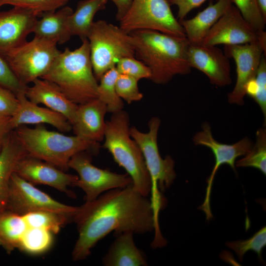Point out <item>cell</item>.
Returning a JSON list of instances; mask_svg holds the SVG:
<instances>
[{"instance_id": "1", "label": "cell", "mask_w": 266, "mask_h": 266, "mask_svg": "<svg viewBox=\"0 0 266 266\" xmlns=\"http://www.w3.org/2000/svg\"><path fill=\"white\" fill-rule=\"evenodd\" d=\"M73 221L78 233L72 252L74 261L88 258L95 245L111 232L115 235L128 231L143 234L154 231L155 227L150 199L132 184L85 201L78 206Z\"/></svg>"}, {"instance_id": "2", "label": "cell", "mask_w": 266, "mask_h": 266, "mask_svg": "<svg viewBox=\"0 0 266 266\" xmlns=\"http://www.w3.org/2000/svg\"><path fill=\"white\" fill-rule=\"evenodd\" d=\"M135 58L143 62L151 72L150 80L166 84L177 75L190 73L188 60L190 43L180 37L151 30H138L129 33Z\"/></svg>"}, {"instance_id": "3", "label": "cell", "mask_w": 266, "mask_h": 266, "mask_svg": "<svg viewBox=\"0 0 266 266\" xmlns=\"http://www.w3.org/2000/svg\"><path fill=\"white\" fill-rule=\"evenodd\" d=\"M41 78L56 84L79 105L98 98V83L93 71L88 39L77 48L61 52L49 71Z\"/></svg>"}, {"instance_id": "4", "label": "cell", "mask_w": 266, "mask_h": 266, "mask_svg": "<svg viewBox=\"0 0 266 266\" xmlns=\"http://www.w3.org/2000/svg\"><path fill=\"white\" fill-rule=\"evenodd\" d=\"M13 131L28 156L49 163L64 171L69 168V161L76 154L97 153L99 148V142L49 131L42 125L34 128L23 125Z\"/></svg>"}, {"instance_id": "5", "label": "cell", "mask_w": 266, "mask_h": 266, "mask_svg": "<svg viewBox=\"0 0 266 266\" xmlns=\"http://www.w3.org/2000/svg\"><path fill=\"white\" fill-rule=\"evenodd\" d=\"M128 113L123 110L112 114L106 122L103 147L127 172L133 187L145 197L150 195L151 178L141 150L130 133Z\"/></svg>"}, {"instance_id": "6", "label": "cell", "mask_w": 266, "mask_h": 266, "mask_svg": "<svg viewBox=\"0 0 266 266\" xmlns=\"http://www.w3.org/2000/svg\"><path fill=\"white\" fill-rule=\"evenodd\" d=\"M160 125V119L154 117L148 122L147 133L141 132L135 127L130 129L131 137L141 150L151 178L150 200L156 222H159V212L165 205L159 189L164 191L169 188L176 177L173 160L169 156L162 158L159 151L157 138Z\"/></svg>"}, {"instance_id": "7", "label": "cell", "mask_w": 266, "mask_h": 266, "mask_svg": "<svg viewBox=\"0 0 266 266\" xmlns=\"http://www.w3.org/2000/svg\"><path fill=\"white\" fill-rule=\"evenodd\" d=\"M94 75L100 80L117 62L125 57H135L130 33L104 20L94 21L87 37Z\"/></svg>"}, {"instance_id": "8", "label": "cell", "mask_w": 266, "mask_h": 266, "mask_svg": "<svg viewBox=\"0 0 266 266\" xmlns=\"http://www.w3.org/2000/svg\"><path fill=\"white\" fill-rule=\"evenodd\" d=\"M57 44L34 37L10 51L4 57L20 83L27 87L49 71L61 52Z\"/></svg>"}, {"instance_id": "9", "label": "cell", "mask_w": 266, "mask_h": 266, "mask_svg": "<svg viewBox=\"0 0 266 266\" xmlns=\"http://www.w3.org/2000/svg\"><path fill=\"white\" fill-rule=\"evenodd\" d=\"M119 27L126 33L151 30L185 37L184 30L174 17L167 0H133Z\"/></svg>"}, {"instance_id": "10", "label": "cell", "mask_w": 266, "mask_h": 266, "mask_svg": "<svg viewBox=\"0 0 266 266\" xmlns=\"http://www.w3.org/2000/svg\"><path fill=\"white\" fill-rule=\"evenodd\" d=\"M68 166L78 174L74 186L83 191L86 201L96 200L105 191L125 188L132 184V179L127 173L118 174L94 166L87 152L73 156Z\"/></svg>"}, {"instance_id": "11", "label": "cell", "mask_w": 266, "mask_h": 266, "mask_svg": "<svg viewBox=\"0 0 266 266\" xmlns=\"http://www.w3.org/2000/svg\"><path fill=\"white\" fill-rule=\"evenodd\" d=\"M78 207L62 203L36 188L15 172L11 175L6 210L23 216L37 211H51L72 216Z\"/></svg>"}, {"instance_id": "12", "label": "cell", "mask_w": 266, "mask_h": 266, "mask_svg": "<svg viewBox=\"0 0 266 266\" xmlns=\"http://www.w3.org/2000/svg\"><path fill=\"white\" fill-rule=\"evenodd\" d=\"M201 128L202 130L194 136L193 142L196 145H202L210 148L214 155L215 161L207 180L204 201L200 206V209L203 211L206 216H209L212 213L210 203L212 185L218 169L221 165L227 164L235 170L236 158L246 155L252 148L253 143L249 138L246 137L233 144H223L213 137L208 123L204 122Z\"/></svg>"}, {"instance_id": "13", "label": "cell", "mask_w": 266, "mask_h": 266, "mask_svg": "<svg viewBox=\"0 0 266 266\" xmlns=\"http://www.w3.org/2000/svg\"><path fill=\"white\" fill-rule=\"evenodd\" d=\"M224 53L228 58H233L236 65V82L232 91L228 94V102L242 105L246 95V86L255 77L262 57L265 55L264 50L257 41L243 44L225 45Z\"/></svg>"}, {"instance_id": "14", "label": "cell", "mask_w": 266, "mask_h": 266, "mask_svg": "<svg viewBox=\"0 0 266 266\" xmlns=\"http://www.w3.org/2000/svg\"><path fill=\"white\" fill-rule=\"evenodd\" d=\"M258 41V31L243 18L233 4L211 28L200 44L233 45Z\"/></svg>"}, {"instance_id": "15", "label": "cell", "mask_w": 266, "mask_h": 266, "mask_svg": "<svg viewBox=\"0 0 266 266\" xmlns=\"http://www.w3.org/2000/svg\"><path fill=\"white\" fill-rule=\"evenodd\" d=\"M15 172L33 184L47 185L66 193L70 198L76 197L68 187L74 186L78 176L66 173L46 162L26 156L19 162Z\"/></svg>"}, {"instance_id": "16", "label": "cell", "mask_w": 266, "mask_h": 266, "mask_svg": "<svg viewBox=\"0 0 266 266\" xmlns=\"http://www.w3.org/2000/svg\"><path fill=\"white\" fill-rule=\"evenodd\" d=\"M188 60L190 67L203 72L212 84L224 87L231 84L229 58L216 46L190 44Z\"/></svg>"}, {"instance_id": "17", "label": "cell", "mask_w": 266, "mask_h": 266, "mask_svg": "<svg viewBox=\"0 0 266 266\" xmlns=\"http://www.w3.org/2000/svg\"><path fill=\"white\" fill-rule=\"evenodd\" d=\"M38 16L33 12L17 7L0 11V55L8 52L27 41Z\"/></svg>"}, {"instance_id": "18", "label": "cell", "mask_w": 266, "mask_h": 266, "mask_svg": "<svg viewBox=\"0 0 266 266\" xmlns=\"http://www.w3.org/2000/svg\"><path fill=\"white\" fill-rule=\"evenodd\" d=\"M18 100L17 107L10 117L12 129L26 125H50L62 133H67L72 130L68 120L62 114L47 107H44L30 100L25 92L16 94Z\"/></svg>"}, {"instance_id": "19", "label": "cell", "mask_w": 266, "mask_h": 266, "mask_svg": "<svg viewBox=\"0 0 266 266\" xmlns=\"http://www.w3.org/2000/svg\"><path fill=\"white\" fill-rule=\"evenodd\" d=\"M25 94L31 101L43 104L64 115L71 125L73 123L78 104L70 100L53 82L43 78L36 79L32 86L26 87Z\"/></svg>"}, {"instance_id": "20", "label": "cell", "mask_w": 266, "mask_h": 266, "mask_svg": "<svg viewBox=\"0 0 266 266\" xmlns=\"http://www.w3.org/2000/svg\"><path fill=\"white\" fill-rule=\"evenodd\" d=\"M106 105L99 99L78 105L72 125L74 134L92 141L99 142L104 138L106 126Z\"/></svg>"}, {"instance_id": "21", "label": "cell", "mask_w": 266, "mask_h": 266, "mask_svg": "<svg viewBox=\"0 0 266 266\" xmlns=\"http://www.w3.org/2000/svg\"><path fill=\"white\" fill-rule=\"evenodd\" d=\"M232 4V0H217L193 18L179 21L190 44H200L211 28Z\"/></svg>"}, {"instance_id": "22", "label": "cell", "mask_w": 266, "mask_h": 266, "mask_svg": "<svg viewBox=\"0 0 266 266\" xmlns=\"http://www.w3.org/2000/svg\"><path fill=\"white\" fill-rule=\"evenodd\" d=\"M73 11L72 8L65 5L56 10L41 14L33 31L34 37L53 41L60 44L66 42L71 36L68 19Z\"/></svg>"}, {"instance_id": "23", "label": "cell", "mask_w": 266, "mask_h": 266, "mask_svg": "<svg viewBox=\"0 0 266 266\" xmlns=\"http://www.w3.org/2000/svg\"><path fill=\"white\" fill-rule=\"evenodd\" d=\"M132 231L116 234L107 253L102 258L105 266H148L144 253L135 245Z\"/></svg>"}, {"instance_id": "24", "label": "cell", "mask_w": 266, "mask_h": 266, "mask_svg": "<svg viewBox=\"0 0 266 266\" xmlns=\"http://www.w3.org/2000/svg\"><path fill=\"white\" fill-rule=\"evenodd\" d=\"M28 156L13 130L8 134L0 151V213L5 210L10 180L17 165Z\"/></svg>"}, {"instance_id": "25", "label": "cell", "mask_w": 266, "mask_h": 266, "mask_svg": "<svg viewBox=\"0 0 266 266\" xmlns=\"http://www.w3.org/2000/svg\"><path fill=\"white\" fill-rule=\"evenodd\" d=\"M108 0H82L68 19L71 36H77L81 40L87 39L94 22V17L100 10L105 9Z\"/></svg>"}, {"instance_id": "26", "label": "cell", "mask_w": 266, "mask_h": 266, "mask_svg": "<svg viewBox=\"0 0 266 266\" xmlns=\"http://www.w3.org/2000/svg\"><path fill=\"white\" fill-rule=\"evenodd\" d=\"M28 226L20 215L5 210L0 213V246L10 254L18 249Z\"/></svg>"}, {"instance_id": "27", "label": "cell", "mask_w": 266, "mask_h": 266, "mask_svg": "<svg viewBox=\"0 0 266 266\" xmlns=\"http://www.w3.org/2000/svg\"><path fill=\"white\" fill-rule=\"evenodd\" d=\"M119 74L116 67L108 70L100 78L98 87V99L106 105L107 111L112 114L122 110L124 106L115 87Z\"/></svg>"}, {"instance_id": "28", "label": "cell", "mask_w": 266, "mask_h": 266, "mask_svg": "<svg viewBox=\"0 0 266 266\" xmlns=\"http://www.w3.org/2000/svg\"><path fill=\"white\" fill-rule=\"evenodd\" d=\"M22 216L28 227L45 229L53 234L57 233L69 221H73L70 215L51 211H34Z\"/></svg>"}, {"instance_id": "29", "label": "cell", "mask_w": 266, "mask_h": 266, "mask_svg": "<svg viewBox=\"0 0 266 266\" xmlns=\"http://www.w3.org/2000/svg\"><path fill=\"white\" fill-rule=\"evenodd\" d=\"M53 234L45 229L28 227L20 241L18 249L31 255L43 253L52 246Z\"/></svg>"}, {"instance_id": "30", "label": "cell", "mask_w": 266, "mask_h": 266, "mask_svg": "<svg viewBox=\"0 0 266 266\" xmlns=\"http://www.w3.org/2000/svg\"><path fill=\"white\" fill-rule=\"evenodd\" d=\"M256 143L244 157L236 162V167H253L266 174V130L262 128L256 132Z\"/></svg>"}, {"instance_id": "31", "label": "cell", "mask_w": 266, "mask_h": 266, "mask_svg": "<svg viewBox=\"0 0 266 266\" xmlns=\"http://www.w3.org/2000/svg\"><path fill=\"white\" fill-rule=\"evenodd\" d=\"M246 94L254 99L260 107L266 121V60L262 57L255 77L250 81L246 88Z\"/></svg>"}, {"instance_id": "32", "label": "cell", "mask_w": 266, "mask_h": 266, "mask_svg": "<svg viewBox=\"0 0 266 266\" xmlns=\"http://www.w3.org/2000/svg\"><path fill=\"white\" fill-rule=\"evenodd\" d=\"M70 0H0V8L10 5L32 11L38 17L41 14L56 10L65 5Z\"/></svg>"}, {"instance_id": "33", "label": "cell", "mask_w": 266, "mask_h": 266, "mask_svg": "<svg viewBox=\"0 0 266 266\" xmlns=\"http://www.w3.org/2000/svg\"><path fill=\"white\" fill-rule=\"evenodd\" d=\"M266 245V228L264 227L252 236L246 240L229 241L226 245L232 249L242 261L245 254L252 250L261 258L262 250Z\"/></svg>"}, {"instance_id": "34", "label": "cell", "mask_w": 266, "mask_h": 266, "mask_svg": "<svg viewBox=\"0 0 266 266\" xmlns=\"http://www.w3.org/2000/svg\"><path fill=\"white\" fill-rule=\"evenodd\" d=\"M243 18L256 31L265 30L266 21L259 7L257 0H232Z\"/></svg>"}, {"instance_id": "35", "label": "cell", "mask_w": 266, "mask_h": 266, "mask_svg": "<svg viewBox=\"0 0 266 266\" xmlns=\"http://www.w3.org/2000/svg\"><path fill=\"white\" fill-rule=\"evenodd\" d=\"M119 74H125L139 81L150 79L151 72L149 68L135 57H125L120 59L115 66Z\"/></svg>"}, {"instance_id": "36", "label": "cell", "mask_w": 266, "mask_h": 266, "mask_svg": "<svg viewBox=\"0 0 266 266\" xmlns=\"http://www.w3.org/2000/svg\"><path fill=\"white\" fill-rule=\"evenodd\" d=\"M138 81L129 76L119 74L115 84L119 97L129 104L140 100L143 98V95L139 90Z\"/></svg>"}, {"instance_id": "37", "label": "cell", "mask_w": 266, "mask_h": 266, "mask_svg": "<svg viewBox=\"0 0 266 266\" xmlns=\"http://www.w3.org/2000/svg\"><path fill=\"white\" fill-rule=\"evenodd\" d=\"M0 86L5 87L17 94L24 91L27 87L19 82L5 57L0 55Z\"/></svg>"}, {"instance_id": "38", "label": "cell", "mask_w": 266, "mask_h": 266, "mask_svg": "<svg viewBox=\"0 0 266 266\" xmlns=\"http://www.w3.org/2000/svg\"><path fill=\"white\" fill-rule=\"evenodd\" d=\"M18 104L16 94L9 89L0 86V115L11 117Z\"/></svg>"}, {"instance_id": "39", "label": "cell", "mask_w": 266, "mask_h": 266, "mask_svg": "<svg viewBox=\"0 0 266 266\" xmlns=\"http://www.w3.org/2000/svg\"><path fill=\"white\" fill-rule=\"evenodd\" d=\"M207 0H170L171 4L175 5L178 8L177 19L180 21L193 9L199 7Z\"/></svg>"}, {"instance_id": "40", "label": "cell", "mask_w": 266, "mask_h": 266, "mask_svg": "<svg viewBox=\"0 0 266 266\" xmlns=\"http://www.w3.org/2000/svg\"><path fill=\"white\" fill-rule=\"evenodd\" d=\"M10 119V117L0 115V151L7 136L13 131Z\"/></svg>"}, {"instance_id": "41", "label": "cell", "mask_w": 266, "mask_h": 266, "mask_svg": "<svg viewBox=\"0 0 266 266\" xmlns=\"http://www.w3.org/2000/svg\"><path fill=\"white\" fill-rule=\"evenodd\" d=\"M115 5L117 9L116 19L120 21L129 9L133 0H110Z\"/></svg>"}, {"instance_id": "42", "label": "cell", "mask_w": 266, "mask_h": 266, "mask_svg": "<svg viewBox=\"0 0 266 266\" xmlns=\"http://www.w3.org/2000/svg\"><path fill=\"white\" fill-rule=\"evenodd\" d=\"M258 42L263 48L265 55L266 53V33L265 30L258 31Z\"/></svg>"}, {"instance_id": "43", "label": "cell", "mask_w": 266, "mask_h": 266, "mask_svg": "<svg viewBox=\"0 0 266 266\" xmlns=\"http://www.w3.org/2000/svg\"><path fill=\"white\" fill-rule=\"evenodd\" d=\"M257 2L262 16L266 21V0H257Z\"/></svg>"}, {"instance_id": "44", "label": "cell", "mask_w": 266, "mask_h": 266, "mask_svg": "<svg viewBox=\"0 0 266 266\" xmlns=\"http://www.w3.org/2000/svg\"><path fill=\"white\" fill-rule=\"evenodd\" d=\"M167 1H168V2H169L170 0H167Z\"/></svg>"}]
</instances>
